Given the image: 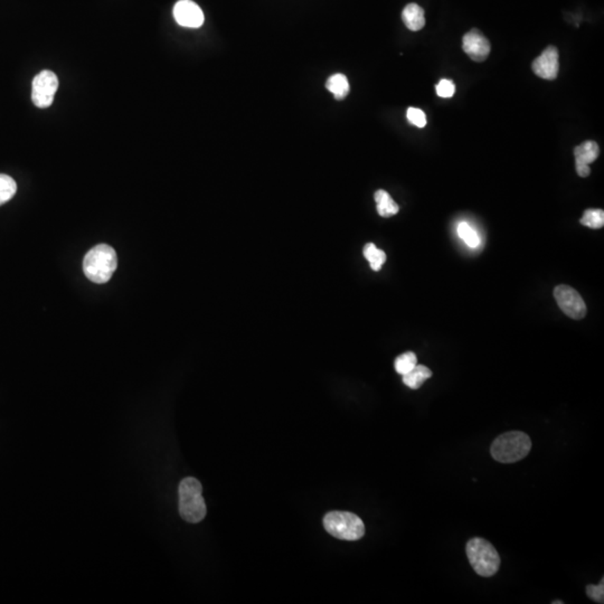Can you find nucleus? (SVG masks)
Masks as SVG:
<instances>
[{"label":"nucleus","instance_id":"obj_1","mask_svg":"<svg viewBox=\"0 0 604 604\" xmlns=\"http://www.w3.org/2000/svg\"><path fill=\"white\" fill-rule=\"evenodd\" d=\"M118 266L117 253L107 244L91 248L83 260V271L89 280L102 284L111 279Z\"/></svg>","mask_w":604,"mask_h":604},{"label":"nucleus","instance_id":"obj_2","mask_svg":"<svg viewBox=\"0 0 604 604\" xmlns=\"http://www.w3.org/2000/svg\"><path fill=\"white\" fill-rule=\"evenodd\" d=\"M531 441L529 435L520 431L502 434L493 441L491 452L493 458L502 464H514L531 452Z\"/></svg>","mask_w":604,"mask_h":604},{"label":"nucleus","instance_id":"obj_3","mask_svg":"<svg viewBox=\"0 0 604 604\" xmlns=\"http://www.w3.org/2000/svg\"><path fill=\"white\" fill-rule=\"evenodd\" d=\"M203 487L195 478H186L179 485V513L188 522H199L206 516V505L203 498Z\"/></svg>","mask_w":604,"mask_h":604},{"label":"nucleus","instance_id":"obj_4","mask_svg":"<svg viewBox=\"0 0 604 604\" xmlns=\"http://www.w3.org/2000/svg\"><path fill=\"white\" fill-rule=\"evenodd\" d=\"M467 556L475 572L484 578H491L498 572L500 554L488 540L475 537L467 544Z\"/></svg>","mask_w":604,"mask_h":604},{"label":"nucleus","instance_id":"obj_5","mask_svg":"<svg viewBox=\"0 0 604 604\" xmlns=\"http://www.w3.org/2000/svg\"><path fill=\"white\" fill-rule=\"evenodd\" d=\"M324 529L331 536L344 540H358L365 535V525L349 511H330L324 518Z\"/></svg>","mask_w":604,"mask_h":604},{"label":"nucleus","instance_id":"obj_6","mask_svg":"<svg viewBox=\"0 0 604 604\" xmlns=\"http://www.w3.org/2000/svg\"><path fill=\"white\" fill-rule=\"evenodd\" d=\"M59 89V79L52 71L45 70L35 76L33 81L32 100L37 108H48L52 105L56 91Z\"/></svg>","mask_w":604,"mask_h":604},{"label":"nucleus","instance_id":"obj_7","mask_svg":"<svg viewBox=\"0 0 604 604\" xmlns=\"http://www.w3.org/2000/svg\"><path fill=\"white\" fill-rule=\"evenodd\" d=\"M554 297L560 310L569 318L580 320L587 315V306L583 298L572 286L560 284L554 289Z\"/></svg>","mask_w":604,"mask_h":604},{"label":"nucleus","instance_id":"obj_8","mask_svg":"<svg viewBox=\"0 0 604 604\" xmlns=\"http://www.w3.org/2000/svg\"><path fill=\"white\" fill-rule=\"evenodd\" d=\"M174 17L179 25L188 28H199L204 24V12L192 0H179L174 7Z\"/></svg>","mask_w":604,"mask_h":604},{"label":"nucleus","instance_id":"obj_9","mask_svg":"<svg viewBox=\"0 0 604 604\" xmlns=\"http://www.w3.org/2000/svg\"><path fill=\"white\" fill-rule=\"evenodd\" d=\"M464 52L475 62H484L491 54V43L478 30H471L462 39Z\"/></svg>","mask_w":604,"mask_h":604},{"label":"nucleus","instance_id":"obj_10","mask_svg":"<svg viewBox=\"0 0 604 604\" xmlns=\"http://www.w3.org/2000/svg\"><path fill=\"white\" fill-rule=\"evenodd\" d=\"M533 71L537 76H540L542 79L552 80L556 79L558 74V51L556 47L549 46L544 50L542 55L538 56L534 62H533Z\"/></svg>","mask_w":604,"mask_h":604},{"label":"nucleus","instance_id":"obj_11","mask_svg":"<svg viewBox=\"0 0 604 604\" xmlns=\"http://www.w3.org/2000/svg\"><path fill=\"white\" fill-rule=\"evenodd\" d=\"M600 148L596 141H584L574 149L575 166L580 177H587L591 172L589 165L598 159Z\"/></svg>","mask_w":604,"mask_h":604},{"label":"nucleus","instance_id":"obj_12","mask_svg":"<svg viewBox=\"0 0 604 604\" xmlns=\"http://www.w3.org/2000/svg\"><path fill=\"white\" fill-rule=\"evenodd\" d=\"M402 19L403 23L405 24V26L412 32H418L425 25L423 8L419 6L418 3H412L406 5L405 8L403 9Z\"/></svg>","mask_w":604,"mask_h":604},{"label":"nucleus","instance_id":"obj_13","mask_svg":"<svg viewBox=\"0 0 604 604\" xmlns=\"http://www.w3.org/2000/svg\"><path fill=\"white\" fill-rule=\"evenodd\" d=\"M374 199L376 201L377 212L382 217H391L393 215H396L400 210L399 205L393 201L391 195L385 192V190H377Z\"/></svg>","mask_w":604,"mask_h":604},{"label":"nucleus","instance_id":"obj_14","mask_svg":"<svg viewBox=\"0 0 604 604\" xmlns=\"http://www.w3.org/2000/svg\"><path fill=\"white\" fill-rule=\"evenodd\" d=\"M432 376V372L424 365H417L411 372L403 375V383L412 390H418L426 380Z\"/></svg>","mask_w":604,"mask_h":604},{"label":"nucleus","instance_id":"obj_15","mask_svg":"<svg viewBox=\"0 0 604 604\" xmlns=\"http://www.w3.org/2000/svg\"><path fill=\"white\" fill-rule=\"evenodd\" d=\"M326 88L333 94L336 100H344L349 93V82L344 74H333L326 82Z\"/></svg>","mask_w":604,"mask_h":604},{"label":"nucleus","instance_id":"obj_16","mask_svg":"<svg viewBox=\"0 0 604 604\" xmlns=\"http://www.w3.org/2000/svg\"><path fill=\"white\" fill-rule=\"evenodd\" d=\"M364 257L369 262L374 271H380L383 264L386 262L385 252L377 248L373 243H368L364 246Z\"/></svg>","mask_w":604,"mask_h":604},{"label":"nucleus","instance_id":"obj_17","mask_svg":"<svg viewBox=\"0 0 604 604\" xmlns=\"http://www.w3.org/2000/svg\"><path fill=\"white\" fill-rule=\"evenodd\" d=\"M17 192L16 181L8 175L0 174V205L5 204L15 196Z\"/></svg>","mask_w":604,"mask_h":604},{"label":"nucleus","instance_id":"obj_18","mask_svg":"<svg viewBox=\"0 0 604 604\" xmlns=\"http://www.w3.org/2000/svg\"><path fill=\"white\" fill-rule=\"evenodd\" d=\"M417 365H418V358H417V355L412 351L402 354L395 359V371L402 376L411 372Z\"/></svg>","mask_w":604,"mask_h":604},{"label":"nucleus","instance_id":"obj_19","mask_svg":"<svg viewBox=\"0 0 604 604\" xmlns=\"http://www.w3.org/2000/svg\"><path fill=\"white\" fill-rule=\"evenodd\" d=\"M457 232H458L459 237H460V239H461L462 241L469 246V248H475L480 244V237H479L478 233H477V232L475 231V230H473L468 223H460V224L458 225V228H457Z\"/></svg>","mask_w":604,"mask_h":604},{"label":"nucleus","instance_id":"obj_20","mask_svg":"<svg viewBox=\"0 0 604 604\" xmlns=\"http://www.w3.org/2000/svg\"><path fill=\"white\" fill-rule=\"evenodd\" d=\"M582 225L587 228H603L604 225V212L603 210H587L584 212L583 217L580 221Z\"/></svg>","mask_w":604,"mask_h":604},{"label":"nucleus","instance_id":"obj_21","mask_svg":"<svg viewBox=\"0 0 604 604\" xmlns=\"http://www.w3.org/2000/svg\"><path fill=\"white\" fill-rule=\"evenodd\" d=\"M406 117L409 122L418 128H424L426 126V116L422 110L417 108H409L406 112Z\"/></svg>","mask_w":604,"mask_h":604},{"label":"nucleus","instance_id":"obj_22","mask_svg":"<svg viewBox=\"0 0 604 604\" xmlns=\"http://www.w3.org/2000/svg\"><path fill=\"white\" fill-rule=\"evenodd\" d=\"M455 85L452 81L450 80H441L440 82L437 84V93L441 98H452L455 95Z\"/></svg>","mask_w":604,"mask_h":604},{"label":"nucleus","instance_id":"obj_23","mask_svg":"<svg viewBox=\"0 0 604 604\" xmlns=\"http://www.w3.org/2000/svg\"><path fill=\"white\" fill-rule=\"evenodd\" d=\"M604 580H602L601 583L598 585H587V594L591 600L598 602V603H603L604 602Z\"/></svg>","mask_w":604,"mask_h":604},{"label":"nucleus","instance_id":"obj_24","mask_svg":"<svg viewBox=\"0 0 604 604\" xmlns=\"http://www.w3.org/2000/svg\"><path fill=\"white\" fill-rule=\"evenodd\" d=\"M563 601H553V604H563Z\"/></svg>","mask_w":604,"mask_h":604}]
</instances>
